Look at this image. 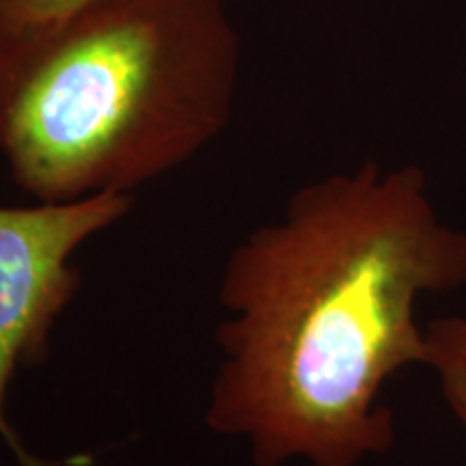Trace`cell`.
I'll return each instance as SVG.
<instances>
[{
	"label": "cell",
	"instance_id": "2",
	"mask_svg": "<svg viewBox=\"0 0 466 466\" xmlns=\"http://www.w3.org/2000/svg\"><path fill=\"white\" fill-rule=\"evenodd\" d=\"M238 78L225 0H86L0 37V158L35 201L132 195L217 141Z\"/></svg>",
	"mask_w": 466,
	"mask_h": 466
},
{
	"label": "cell",
	"instance_id": "5",
	"mask_svg": "<svg viewBox=\"0 0 466 466\" xmlns=\"http://www.w3.org/2000/svg\"><path fill=\"white\" fill-rule=\"evenodd\" d=\"M86 0H0V37L42 28Z\"/></svg>",
	"mask_w": 466,
	"mask_h": 466
},
{
	"label": "cell",
	"instance_id": "4",
	"mask_svg": "<svg viewBox=\"0 0 466 466\" xmlns=\"http://www.w3.org/2000/svg\"><path fill=\"white\" fill-rule=\"evenodd\" d=\"M428 367L436 371L447 406L466 428V318H436L425 326Z\"/></svg>",
	"mask_w": 466,
	"mask_h": 466
},
{
	"label": "cell",
	"instance_id": "3",
	"mask_svg": "<svg viewBox=\"0 0 466 466\" xmlns=\"http://www.w3.org/2000/svg\"><path fill=\"white\" fill-rule=\"evenodd\" d=\"M132 195L0 206V439L22 466H58L26 451L7 419L17 371L48 359L55 326L78 294L74 258L132 212Z\"/></svg>",
	"mask_w": 466,
	"mask_h": 466
},
{
	"label": "cell",
	"instance_id": "1",
	"mask_svg": "<svg viewBox=\"0 0 466 466\" xmlns=\"http://www.w3.org/2000/svg\"><path fill=\"white\" fill-rule=\"evenodd\" d=\"M464 285L466 233L441 223L421 168L370 160L302 186L227 255L206 425L255 466L389 453L382 389L428 365L417 302Z\"/></svg>",
	"mask_w": 466,
	"mask_h": 466
}]
</instances>
